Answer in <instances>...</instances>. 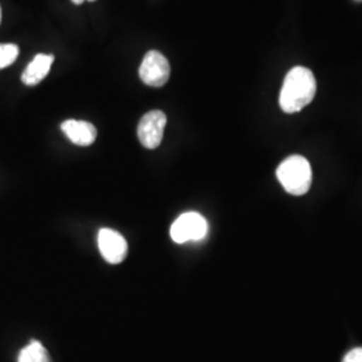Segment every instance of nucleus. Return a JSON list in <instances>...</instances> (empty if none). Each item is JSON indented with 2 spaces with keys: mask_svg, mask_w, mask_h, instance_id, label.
<instances>
[{
  "mask_svg": "<svg viewBox=\"0 0 362 362\" xmlns=\"http://www.w3.org/2000/svg\"><path fill=\"white\" fill-rule=\"evenodd\" d=\"M18 362H50V357L39 341H31L19 351Z\"/></svg>",
  "mask_w": 362,
  "mask_h": 362,
  "instance_id": "nucleus-9",
  "label": "nucleus"
},
{
  "mask_svg": "<svg viewBox=\"0 0 362 362\" xmlns=\"http://www.w3.org/2000/svg\"><path fill=\"white\" fill-rule=\"evenodd\" d=\"M207 233V220L197 212L182 214L170 227V238L179 245L187 242H199L206 238Z\"/></svg>",
  "mask_w": 362,
  "mask_h": 362,
  "instance_id": "nucleus-3",
  "label": "nucleus"
},
{
  "mask_svg": "<svg viewBox=\"0 0 362 362\" xmlns=\"http://www.w3.org/2000/svg\"><path fill=\"white\" fill-rule=\"evenodd\" d=\"M89 1H94V0H89Z\"/></svg>",
  "mask_w": 362,
  "mask_h": 362,
  "instance_id": "nucleus-15",
  "label": "nucleus"
},
{
  "mask_svg": "<svg viewBox=\"0 0 362 362\" xmlns=\"http://www.w3.org/2000/svg\"><path fill=\"white\" fill-rule=\"evenodd\" d=\"M276 177L286 192L302 196L310 189L313 179L310 163L303 156H290L276 169Z\"/></svg>",
  "mask_w": 362,
  "mask_h": 362,
  "instance_id": "nucleus-2",
  "label": "nucleus"
},
{
  "mask_svg": "<svg viewBox=\"0 0 362 362\" xmlns=\"http://www.w3.org/2000/svg\"><path fill=\"white\" fill-rule=\"evenodd\" d=\"M317 93V81L308 67L297 66L286 74L284 86L279 95L281 109L288 113L300 112L310 104Z\"/></svg>",
  "mask_w": 362,
  "mask_h": 362,
  "instance_id": "nucleus-1",
  "label": "nucleus"
},
{
  "mask_svg": "<svg viewBox=\"0 0 362 362\" xmlns=\"http://www.w3.org/2000/svg\"><path fill=\"white\" fill-rule=\"evenodd\" d=\"M98 248L106 262L118 264L128 255L125 238L112 228H101L98 233Z\"/></svg>",
  "mask_w": 362,
  "mask_h": 362,
  "instance_id": "nucleus-6",
  "label": "nucleus"
},
{
  "mask_svg": "<svg viewBox=\"0 0 362 362\" xmlns=\"http://www.w3.org/2000/svg\"><path fill=\"white\" fill-rule=\"evenodd\" d=\"M19 55V47L13 43H0V70L13 65Z\"/></svg>",
  "mask_w": 362,
  "mask_h": 362,
  "instance_id": "nucleus-10",
  "label": "nucleus"
},
{
  "mask_svg": "<svg viewBox=\"0 0 362 362\" xmlns=\"http://www.w3.org/2000/svg\"><path fill=\"white\" fill-rule=\"evenodd\" d=\"M354 1H357V3H361L362 0H354Z\"/></svg>",
  "mask_w": 362,
  "mask_h": 362,
  "instance_id": "nucleus-14",
  "label": "nucleus"
},
{
  "mask_svg": "<svg viewBox=\"0 0 362 362\" xmlns=\"http://www.w3.org/2000/svg\"><path fill=\"white\" fill-rule=\"evenodd\" d=\"M0 22H1V8H0Z\"/></svg>",
  "mask_w": 362,
  "mask_h": 362,
  "instance_id": "nucleus-13",
  "label": "nucleus"
},
{
  "mask_svg": "<svg viewBox=\"0 0 362 362\" xmlns=\"http://www.w3.org/2000/svg\"><path fill=\"white\" fill-rule=\"evenodd\" d=\"M61 129L71 143L79 146H89L97 139L95 127L88 121L66 119L65 122H62Z\"/></svg>",
  "mask_w": 362,
  "mask_h": 362,
  "instance_id": "nucleus-7",
  "label": "nucleus"
},
{
  "mask_svg": "<svg viewBox=\"0 0 362 362\" xmlns=\"http://www.w3.org/2000/svg\"><path fill=\"white\" fill-rule=\"evenodd\" d=\"M140 78L145 85L152 88H161L168 82L170 66L168 59L160 52H146L139 70Z\"/></svg>",
  "mask_w": 362,
  "mask_h": 362,
  "instance_id": "nucleus-4",
  "label": "nucleus"
},
{
  "mask_svg": "<svg viewBox=\"0 0 362 362\" xmlns=\"http://www.w3.org/2000/svg\"><path fill=\"white\" fill-rule=\"evenodd\" d=\"M342 362H362V348L350 350Z\"/></svg>",
  "mask_w": 362,
  "mask_h": 362,
  "instance_id": "nucleus-11",
  "label": "nucleus"
},
{
  "mask_svg": "<svg viewBox=\"0 0 362 362\" xmlns=\"http://www.w3.org/2000/svg\"><path fill=\"white\" fill-rule=\"evenodd\" d=\"M54 62V55L52 54H38L27 66L26 70L22 74V82L27 86H35L40 83L49 74Z\"/></svg>",
  "mask_w": 362,
  "mask_h": 362,
  "instance_id": "nucleus-8",
  "label": "nucleus"
},
{
  "mask_svg": "<svg viewBox=\"0 0 362 362\" xmlns=\"http://www.w3.org/2000/svg\"><path fill=\"white\" fill-rule=\"evenodd\" d=\"M167 127V116L161 110H152L141 118L137 136L140 143L146 149H156L164 137V130Z\"/></svg>",
  "mask_w": 362,
  "mask_h": 362,
  "instance_id": "nucleus-5",
  "label": "nucleus"
},
{
  "mask_svg": "<svg viewBox=\"0 0 362 362\" xmlns=\"http://www.w3.org/2000/svg\"><path fill=\"white\" fill-rule=\"evenodd\" d=\"M74 4H82L85 0H71Z\"/></svg>",
  "mask_w": 362,
  "mask_h": 362,
  "instance_id": "nucleus-12",
  "label": "nucleus"
}]
</instances>
